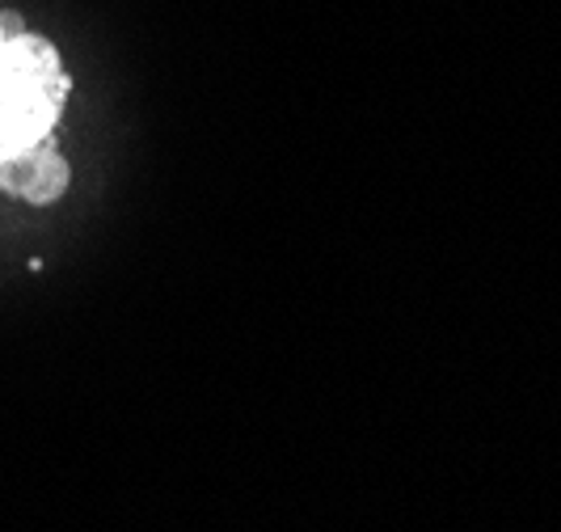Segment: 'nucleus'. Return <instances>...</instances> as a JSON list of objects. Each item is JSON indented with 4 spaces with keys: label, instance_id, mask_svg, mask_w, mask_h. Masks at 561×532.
I'll return each mask as SVG.
<instances>
[{
    "label": "nucleus",
    "instance_id": "nucleus-5",
    "mask_svg": "<svg viewBox=\"0 0 561 532\" xmlns=\"http://www.w3.org/2000/svg\"><path fill=\"white\" fill-rule=\"evenodd\" d=\"M0 161H4V152H0Z\"/></svg>",
    "mask_w": 561,
    "mask_h": 532
},
{
    "label": "nucleus",
    "instance_id": "nucleus-1",
    "mask_svg": "<svg viewBox=\"0 0 561 532\" xmlns=\"http://www.w3.org/2000/svg\"><path fill=\"white\" fill-rule=\"evenodd\" d=\"M72 77L64 56L43 34H18L0 47V152H22L56 136Z\"/></svg>",
    "mask_w": 561,
    "mask_h": 532
},
{
    "label": "nucleus",
    "instance_id": "nucleus-4",
    "mask_svg": "<svg viewBox=\"0 0 561 532\" xmlns=\"http://www.w3.org/2000/svg\"><path fill=\"white\" fill-rule=\"evenodd\" d=\"M0 47H4V34H0Z\"/></svg>",
    "mask_w": 561,
    "mask_h": 532
},
{
    "label": "nucleus",
    "instance_id": "nucleus-3",
    "mask_svg": "<svg viewBox=\"0 0 561 532\" xmlns=\"http://www.w3.org/2000/svg\"><path fill=\"white\" fill-rule=\"evenodd\" d=\"M0 34L4 38H18V34H26V22L18 13H0Z\"/></svg>",
    "mask_w": 561,
    "mask_h": 532
},
{
    "label": "nucleus",
    "instance_id": "nucleus-2",
    "mask_svg": "<svg viewBox=\"0 0 561 532\" xmlns=\"http://www.w3.org/2000/svg\"><path fill=\"white\" fill-rule=\"evenodd\" d=\"M68 186H72V166L51 140L9 152L0 161V191L26 207H51L68 195Z\"/></svg>",
    "mask_w": 561,
    "mask_h": 532
}]
</instances>
